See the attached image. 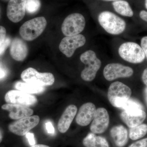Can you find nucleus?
Instances as JSON below:
<instances>
[{"instance_id": "nucleus-1", "label": "nucleus", "mask_w": 147, "mask_h": 147, "mask_svg": "<svg viewBox=\"0 0 147 147\" xmlns=\"http://www.w3.org/2000/svg\"><path fill=\"white\" fill-rule=\"evenodd\" d=\"M98 19L100 26L110 34H121L126 28L125 21L110 11H101L98 14Z\"/></svg>"}, {"instance_id": "nucleus-2", "label": "nucleus", "mask_w": 147, "mask_h": 147, "mask_svg": "<svg viewBox=\"0 0 147 147\" xmlns=\"http://www.w3.org/2000/svg\"><path fill=\"white\" fill-rule=\"evenodd\" d=\"M47 24V21L43 16L33 18L25 22L20 27L19 33L25 40L32 41L42 34Z\"/></svg>"}, {"instance_id": "nucleus-3", "label": "nucleus", "mask_w": 147, "mask_h": 147, "mask_svg": "<svg viewBox=\"0 0 147 147\" xmlns=\"http://www.w3.org/2000/svg\"><path fill=\"white\" fill-rule=\"evenodd\" d=\"M80 59L81 61L86 65L82 71L81 77L86 82H91L95 78L97 71L101 67V61L97 58L94 51L91 50L83 53Z\"/></svg>"}, {"instance_id": "nucleus-4", "label": "nucleus", "mask_w": 147, "mask_h": 147, "mask_svg": "<svg viewBox=\"0 0 147 147\" xmlns=\"http://www.w3.org/2000/svg\"><path fill=\"white\" fill-rule=\"evenodd\" d=\"M131 91L130 88L121 82L112 83L108 89V97L111 105L121 108L126 101L130 98Z\"/></svg>"}, {"instance_id": "nucleus-5", "label": "nucleus", "mask_w": 147, "mask_h": 147, "mask_svg": "<svg viewBox=\"0 0 147 147\" xmlns=\"http://www.w3.org/2000/svg\"><path fill=\"white\" fill-rule=\"evenodd\" d=\"M118 52L121 58L130 63H141L146 57L141 46L134 42L123 43L119 47Z\"/></svg>"}, {"instance_id": "nucleus-6", "label": "nucleus", "mask_w": 147, "mask_h": 147, "mask_svg": "<svg viewBox=\"0 0 147 147\" xmlns=\"http://www.w3.org/2000/svg\"><path fill=\"white\" fill-rule=\"evenodd\" d=\"M86 26L84 16L78 13L69 14L66 17L62 24L61 30L66 36H73L80 34Z\"/></svg>"}, {"instance_id": "nucleus-7", "label": "nucleus", "mask_w": 147, "mask_h": 147, "mask_svg": "<svg viewBox=\"0 0 147 147\" xmlns=\"http://www.w3.org/2000/svg\"><path fill=\"white\" fill-rule=\"evenodd\" d=\"M21 76L22 80L26 83L43 87L51 86L55 81L53 74L40 73L32 67L24 70L21 73Z\"/></svg>"}, {"instance_id": "nucleus-8", "label": "nucleus", "mask_w": 147, "mask_h": 147, "mask_svg": "<svg viewBox=\"0 0 147 147\" xmlns=\"http://www.w3.org/2000/svg\"><path fill=\"white\" fill-rule=\"evenodd\" d=\"M38 116H30L18 119L9 125V131L18 136L26 135L30 130L35 127L39 123Z\"/></svg>"}, {"instance_id": "nucleus-9", "label": "nucleus", "mask_w": 147, "mask_h": 147, "mask_svg": "<svg viewBox=\"0 0 147 147\" xmlns=\"http://www.w3.org/2000/svg\"><path fill=\"white\" fill-rule=\"evenodd\" d=\"M86 42V37L82 34L66 36L61 41L59 49L66 57L70 58L73 56L77 48L84 46Z\"/></svg>"}, {"instance_id": "nucleus-10", "label": "nucleus", "mask_w": 147, "mask_h": 147, "mask_svg": "<svg viewBox=\"0 0 147 147\" xmlns=\"http://www.w3.org/2000/svg\"><path fill=\"white\" fill-rule=\"evenodd\" d=\"M5 100L9 104L27 107L34 105L37 102V99L34 96L18 90H11L7 92L5 96Z\"/></svg>"}, {"instance_id": "nucleus-11", "label": "nucleus", "mask_w": 147, "mask_h": 147, "mask_svg": "<svg viewBox=\"0 0 147 147\" xmlns=\"http://www.w3.org/2000/svg\"><path fill=\"white\" fill-rule=\"evenodd\" d=\"M132 69L118 63L107 65L103 69V76L107 81H112L120 78H127L133 74Z\"/></svg>"}, {"instance_id": "nucleus-12", "label": "nucleus", "mask_w": 147, "mask_h": 147, "mask_svg": "<svg viewBox=\"0 0 147 147\" xmlns=\"http://www.w3.org/2000/svg\"><path fill=\"white\" fill-rule=\"evenodd\" d=\"M26 0H9L7 15L10 21L16 23L23 19L26 14Z\"/></svg>"}, {"instance_id": "nucleus-13", "label": "nucleus", "mask_w": 147, "mask_h": 147, "mask_svg": "<svg viewBox=\"0 0 147 147\" xmlns=\"http://www.w3.org/2000/svg\"><path fill=\"white\" fill-rule=\"evenodd\" d=\"M109 114L105 108L97 109L90 125L91 131L94 134H101L106 131L109 126Z\"/></svg>"}, {"instance_id": "nucleus-14", "label": "nucleus", "mask_w": 147, "mask_h": 147, "mask_svg": "<svg viewBox=\"0 0 147 147\" xmlns=\"http://www.w3.org/2000/svg\"><path fill=\"white\" fill-rule=\"evenodd\" d=\"M95 105L92 102H87L81 106L76 115V123L80 126L88 125L93 119L96 112Z\"/></svg>"}, {"instance_id": "nucleus-15", "label": "nucleus", "mask_w": 147, "mask_h": 147, "mask_svg": "<svg viewBox=\"0 0 147 147\" xmlns=\"http://www.w3.org/2000/svg\"><path fill=\"white\" fill-rule=\"evenodd\" d=\"M1 108L3 110L8 111L9 117L13 120H18L30 117L34 113L32 109L27 106L16 104L7 103L3 105Z\"/></svg>"}, {"instance_id": "nucleus-16", "label": "nucleus", "mask_w": 147, "mask_h": 147, "mask_svg": "<svg viewBox=\"0 0 147 147\" xmlns=\"http://www.w3.org/2000/svg\"><path fill=\"white\" fill-rule=\"evenodd\" d=\"M28 49L26 43L20 38H16L11 42L10 54L13 59L18 61H23L26 57Z\"/></svg>"}, {"instance_id": "nucleus-17", "label": "nucleus", "mask_w": 147, "mask_h": 147, "mask_svg": "<svg viewBox=\"0 0 147 147\" xmlns=\"http://www.w3.org/2000/svg\"><path fill=\"white\" fill-rule=\"evenodd\" d=\"M77 112V108L75 105H70L67 107L58 122V129L61 133H65L68 130Z\"/></svg>"}, {"instance_id": "nucleus-18", "label": "nucleus", "mask_w": 147, "mask_h": 147, "mask_svg": "<svg viewBox=\"0 0 147 147\" xmlns=\"http://www.w3.org/2000/svg\"><path fill=\"white\" fill-rule=\"evenodd\" d=\"M110 133L117 146L123 147L126 144L128 141V132L124 127L122 125L114 127Z\"/></svg>"}, {"instance_id": "nucleus-19", "label": "nucleus", "mask_w": 147, "mask_h": 147, "mask_svg": "<svg viewBox=\"0 0 147 147\" xmlns=\"http://www.w3.org/2000/svg\"><path fill=\"white\" fill-rule=\"evenodd\" d=\"M121 119L129 128L141 124L146 118V114L144 110L137 114H127L124 111L121 114Z\"/></svg>"}, {"instance_id": "nucleus-20", "label": "nucleus", "mask_w": 147, "mask_h": 147, "mask_svg": "<svg viewBox=\"0 0 147 147\" xmlns=\"http://www.w3.org/2000/svg\"><path fill=\"white\" fill-rule=\"evenodd\" d=\"M86 147H109L108 141L104 137L96 136L93 133H89L83 141Z\"/></svg>"}, {"instance_id": "nucleus-21", "label": "nucleus", "mask_w": 147, "mask_h": 147, "mask_svg": "<svg viewBox=\"0 0 147 147\" xmlns=\"http://www.w3.org/2000/svg\"><path fill=\"white\" fill-rule=\"evenodd\" d=\"M112 5L115 11L121 16L131 17L134 15V11L131 6L125 0H117L112 2Z\"/></svg>"}, {"instance_id": "nucleus-22", "label": "nucleus", "mask_w": 147, "mask_h": 147, "mask_svg": "<svg viewBox=\"0 0 147 147\" xmlns=\"http://www.w3.org/2000/svg\"><path fill=\"white\" fill-rule=\"evenodd\" d=\"M15 88L18 90L30 94L40 93L45 90V88L43 86L28 84L26 82H16L15 85Z\"/></svg>"}, {"instance_id": "nucleus-23", "label": "nucleus", "mask_w": 147, "mask_h": 147, "mask_svg": "<svg viewBox=\"0 0 147 147\" xmlns=\"http://www.w3.org/2000/svg\"><path fill=\"white\" fill-rule=\"evenodd\" d=\"M121 108L129 114H137L144 110V107L140 102L135 99L130 98L125 102Z\"/></svg>"}, {"instance_id": "nucleus-24", "label": "nucleus", "mask_w": 147, "mask_h": 147, "mask_svg": "<svg viewBox=\"0 0 147 147\" xmlns=\"http://www.w3.org/2000/svg\"><path fill=\"white\" fill-rule=\"evenodd\" d=\"M147 133V125L141 124L129 129V137L132 140H136L144 137Z\"/></svg>"}, {"instance_id": "nucleus-25", "label": "nucleus", "mask_w": 147, "mask_h": 147, "mask_svg": "<svg viewBox=\"0 0 147 147\" xmlns=\"http://www.w3.org/2000/svg\"><path fill=\"white\" fill-rule=\"evenodd\" d=\"M40 5V0H26V10L28 13H34L39 10Z\"/></svg>"}, {"instance_id": "nucleus-26", "label": "nucleus", "mask_w": 147, "mask_h": 147, "mask_svg": "<svg viewBox=\"0 0 147 147\" xmlns=\"http://www.w3.org/2000/svg\"><path fill=\"white\" fill-rule=\"evenodd\" d=\"M128 147H147V138L134 142Z\"/></svg>"}, {"instance_id": "nucleus-27", "label": "nucleus", "mask_w": 147, "mask_h": 147, "mask_svg": "<svg viewBox=\"0 0 147 147\" xmlns=\"http://www.w3.org/2000/svg\"><path fill=\"white\" fill-rule=\"evenodd\" d=\"M11 40L9 38H6L3 43L0 46V55H1L4 53L5 51L6 50L7 47L10 44Z\"/></svg>"}, {"instance_id": "nucleus-28", "label": "nucleus", "mask_w": 147, "mask_h": 147, "mask_svg": "<svg viewBox=\"0 0 147 147\" xmlns=\"http://www.w3.org/2000/svg\"><path fill=\"white\" fill-rule=\"evenodd\" d=\"M6 30L4 27L0 26V46L3 43L6 39Z\"/></svg>"}, {"instance_id": "nucleus-29", "label": "nucleus", "mask_w": 147, "mask_h": 147, "mask_svg": "<svg viewBox=\"0 0 147 147\" xmlns=\"http://www.w3.org/2000/svg\"><path fill=\"white\" fill-rule=\"evenodd\" d=\"M141 45L147 59V36L142 38L141 40Z\"/></svg>"}, {"instance_id": "nucleus-30", "label": "nucleus", "mask_w": 147, "mask_h": 147, "mask_svg": "<svg viewBox=\"0 0 147 147\" xmlns=\"http://www.w3.org/2000/svg\"><path fill=\"white\" fill-rule=\"evenodd\" d=\"M46 129L49 134H54L55 133V129L53 124L50 121H47L45 123Z\"/></svg>"}, {"instance_id": "nucleus-31", "label": "nucleus", "mask_w": 147, "mask_h": 147, "mask_svg": "<svg viewBox=\"0 0 147 147\" xmlns=\"http://www.w3.org/2000/svg\"><path fill=\"white\" fill-rule=\"evenodd\" d=\"M26 135L30 145L32 146L35 145V140L34 139V134L33 133L29 132Z\"/></svg>"}, {"instance_id": "nucleus-32", "label": "nucleus", "mask_w": 147, "mask_h": 147, "mask_svg": "<svg viewBox=\"0 0 147 147\" xmlns=\"http://www.w3.org/2000/svg\"><path fill=\"white\" fill-rule=\"evenodd\" d=\"M139 16L143 21L147 22V11L142 10L139 13Z\"/></svg>"}, {"instance_id": "nucleus-33", "label": "nucleus", "mask_w": 147, "mask_h": 147, "mask_svg": "<svg viewBox=\"0 0 147 147\" xmlns=\"http://www.w3.org/2000/svg\"><path fill=\"white\" fill-rule=\"evenodd\" d=\"M142 79L144 84L147 87V68L145 69L142 75Z\"/></svg>"}, {"instance_id": "nucleus-34", "label": "nucleus", "mask_w": 147, "mask_h": 147, "mask_svg": "<svg viewBox=\"0 0 147 147\" xmlns=\"http://www.w3.org/2000/svg\"><path fill=\"white\" fill-rule=\"evenodd\" d=\"M6 74V72L5 69H3L1 67H0V79L4 78Z\"/></svg>"}, {"instance_id": "nucleus-35", "label": "nucleus", "mask_w": 147, "mask_h": 147, "mask_svg": "<svg viewBox=\"0 0 147 147\" xmlns=\"http://www.w3.org/2000/svg\"><path fill=\"white\" fill-rule=\"evenodd\" d=\"M30 147H50L47 145L43 144H36Z\"/></svg>"}, {"instance_id": "nucleus-36", "label": "nucleus", "mask_w": 147, "mask_h": 147, "mask_svg": "<svg viewBox=\"0 0 147 147\" xmlns=\"http://www.w3.org/2000/svg\"><path fill=\"white\" fill-rule=\"evenodd\" d=\"M144 96L145 98V100H146V102L147 104V87L145 89Z\"/></svg>"}, {"instance_id": "nucleus-37", "label": "nucleus", "mask_w": 147, "mask_h": 147, "mask_svg": "<svg viewBox=\"0 0 147 147\" xmlns=\"http://www.w3.org/2000/svg\"><path fill=\"white\" fill-rule=\"evenodd\" d=\"M3 138V136L2 132V131H1V129H0V143H1V142H2V141Z\"/></svg>"}, {"instance_id": "nucleus-38", "label": "nucleus", "mask_w": 147, "mask_h": 147, "mask_svg": "<svg viewBox=\"0 0 147 147\" xmlns=\"http://www.w3.org/2000/svg\"><path fill=\"white\" fill-rule=\"evenodd\" d=\"M101 1H104L106 2H112L115 1H117V0H101Z\"/></svg>"}, {"instance_id": "nucleus-39", "label": "nucleus", "mask_w": 147, "mask_h": 147, "mask_svg": "<svg viewBox=\"0 0 147 147\" xmlns=\"http://www.w3.org/2000/svg\"><path fill=\"white\" fill-rule=\"evenodd\" d=\"M145 6L146 9H147V0H145Z\"/></svg>"}]
</instances>
